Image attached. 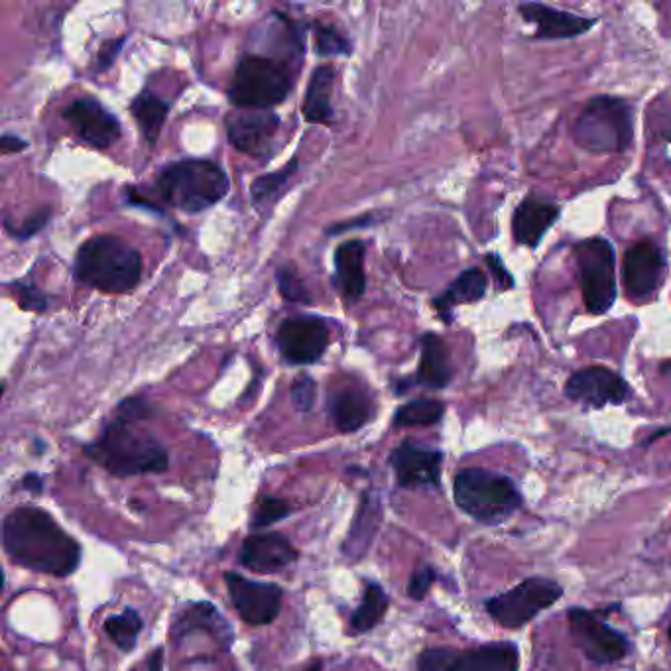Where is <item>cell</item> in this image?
Here are the masks:
<instances>
[{
	"label": "cell",
	"instance_id": "obj_3",
	"mask_svg": "<svg viewBox=\"0 0 671 671\" xmlns=\"http://www.w3.org/2000/svg\"><path fill=\"white\" fill-rule=\"evenodd\" d=\"M142 276V259L129 242L101 234L83 242L76 257V278L107 293H127Z\"/></svg>",
	"mask_w": 671,
	"mask_h": 671
},
{
	"label": "cell",
	"instance_id": "obj_18",
	"mask_svg": "<svg viewBox=\"0 0 671 671\" xmlns=\"http://www.w3.org/2000/svg\"><path fill=\"white\" fill-rule=\"evenodd\" d=\"M441 459L443 455L435 449L423 448L415 441H404L392 451L390 463L397 473L400 487L418 489V487L438 484Z\"/></svg>",
	"mask_w": 671,
	"mask_h": 671
},
{
	"label": "cell",
	"instance_id": "obj_4",
	"mask_svg": "<svg viewBox=\"0 0 671 671\" xmlns=\"http://www.w3.org/2000/svg\"><path fill=\"white\" fill-rule=\"evenodd\" d=\"M156 190L166 203L201 213L229 193V178L221 166L209 160H180L166 166L156 178Z\"/></svg>",
	"mask_w": 671,
	"mask_h": 671
},
{
	"label": "cell",
	"instance_id": "obj_45",
	"mask_svg": "<svg viewBox=\"0 0 671 671\" xmlns=\"http://www.w3.org/2000/svg\"><path fill=\"white\" fill-rule=\"evenodd\" d=\"M306 671H323V665H321V662H316L313 663V665H310V668H308V670Z\"/></svg>",
	"mask_w": 671,
	"mask_h": 671
},
{
	"label": "cell",
	"instance_id": "obj_28",
	"mask_svg": "<svg viewBox=\"0 0 671 671\" xmlns=\"http://www.w3.org/2000/svg\"><path fill=\"white\" fill-rule=\"evenodd\" d=\"M168 111H170V104L152 91H142L134 97V101L130 104V112L137 119L138 127L147 138L148 144H156V140L160 138L162 127L168 119Z\"/></svg>",
	"mask_w": 671,
	"mask_h": 671
},
{
	"label": "cell",
	"instance_id": "obj_43",
	"mask_svg": "<svg viewBox=\"0 0 671 671\" xmlns=\"http://www.w3.org/2000/svg\"><path fill=\"white\" fill-rule=\"evenodd\" d=\"M22 487H24L27 491H32L34 494H40L43 489L42 479L34 473L27 474V477H24V481H22Z\"/></svg>",
	"mask_w": 671,
	"mask_h": 671
},
{
	"label": "cell",
	"instance_id": "obj_16",
	"mask_svg": "<svg viewBox=\"0 0 671 671\" xmlns=\"http://www.w3.org/2000/svg\"><path fill=\"white\" fill-rule=\"evenodd\" d=\"M63 119L89 147L109 148L121 138V122L96 99H78L63 109Z\"/></svg>",
	"mask_w": 671,
	"mask_h": 671
},
{
	"label": "cell",
	"instance_id": "obj_33",
	"mask_svg": "<svg viewBox=\"0 0 671 671\" xmlns=\"http://www.w3.org/2000/svg\"><path fill=\"white\" fill-rule=\"evenodd\" d=\"M313 34H316V52H318V56L333 58V56H349L351 53V42L337 28L318 22L313 27Z\"/></svg>",
	"mask_w": 671,
	"mask_h": 671
},
{
	"label": "cell",
	"instance_id": "obj_6",
	"mask_svg": "<svg viewBox=\"0 0 671 671\" xmlns=\"http://www.w3.org/2000/svg\"><path fill=\"white\" fill-rule=\"evenodd\" d=\"M457 507L484 524H499L517 512L522 497L508 477L484 469H465L453 484Z\"/></svg>",
	"mask_w": 671,
	"mask_h": 671
},
{
	"label": "cell",
	"instance_id": "obj_11",
	"mask_svg": "<svg viewBox=\"0 0 671 671\" xmlns=\"http://www.w3.org/2000/svg\"><path fill=\"white\" fill-rule=\"evenodd\" d=\"M569 629L579 650L593 662H619L629 654L630 644L627 637L589 611H569Z\"/></svg>",
	"mask_w": 671,
	"mask_h": 671
},
{
	"label": "cell",
	"instance_id": "obj_46",
	"mask_svg": "<svg viewBox=\"0 0 671 671\" xmlns=\"http://www.w3.org/2000/svg\"><path fill=\"white\" fill-rule=\"evenodd\" d=\"M668 637H670V640H671V624H670V630H668Z\"/></svg>",
	"mask_w": 671,
	"mask_h": 671
},
{
	"label": "cell",
	"instance_id": "obj_5",
	"mask_svg": "<svg viewBox=\"0 0 671 671\" xmlns=\"http://www.w3.org/2000/svg\"><path fill=\"white\" fill-rule=\"evenodd\" d=\"M573 137L593 154H620L632 144L634 111L619 97H594L579 114Z\"/></svg>",
	"mask_w": 671,
	"mask_h": 671
},
{
	"label": "cell",
	"instance_id": "obj_34",
	"mask_svg": "<svg viewBox=\"0 0 671 671\" xmlns=\"http://www.w3.org/2000/svg\"><path fill=\"white\" fill-rule=\"evenodd\" d=\"M276 278H278V288H280V293L284 296V300L296 303H311L310 290L306 288L302 278L296 274L292 267L278 268Z\"/></svg>",
	"mask_w": 671,
	"mask_h": 671
},
{
	"label": "cell",
	"instance_id": "obj_20",
	"mask_svg": "<svg viewBox=\"0 0 671 671\" xmlns=\"http://www.w3.org/2000/svg\"><path fill=\"white\" fill-rule=\"evenodd\" d=\"M520 14L525 22H532L538 28V38H545V40L575 38V36L585 34L597 24L594 18L579 17V14L551 9V7L538 4V2L522 4Z\"/></svg>",
	"mask_w": 671,
	"mask_h": 671
},
{
	"label": "cell",
	"instance_id": "obj_29",
	"mask_svg": "<svg viewBox=\"0 0 671 671\" xmlns=\"http://www.w3.org/2000/svg\"><path fill=\"white\" fill-rule=\"evenodd\" d=\"M388 611V597L382 587L377 583H367V591L362 597V603L351 617V624L359 632H369L384 619Z\"/></svg>",
	"mask_w": 671,
	"mask_h": 671
},
{
	"label": "cell",
	"instance_id": "obj_22",
	"mask_svg": "<svg viewBox=\"0 0 671 671\" xmlns=\"http://www.w3.org/2000/svg\"><path fill=\"white\" fill-rule=\"evenodd\" d=\"M367 247L361 241H347L336 250V282L344 300L357 302L367 290L364 257Z\"/></svg>",
	"mask_w": 671,
	"mask_h": 671
},
{
	"label": "cell",
	"instance_id": "obj_15",
	"mask_svg": "<svg viewBox=\"0 0 671 671\" xmlns=\"http://www.w3.org/2000/svg\"><path fill=\"white\" fill-rule=\"evenodd\" d=\"M569 400L589 408H603L607 404H624L632 397L627 380L604 367H589L571 374L565 384Z\"/></svg>",
	"mask_w": 671,
	"mask_h": 671
},
{
	"label": "cell",
	"instance_id": "obj_31",
	"mask_svg": "<svg viewBox=\"0 0 671 671\" xmlns=\"http://www.w3.org/2000/svg\"><path fill=\"white\" fill-rule=\"evenodd\" d=\"M140 630H142V619L138 617L134 609H127V611L114 614L104 622V632L124 652H130L137 645Z\"/></svg>",
	"mask_w": 671,
	"mask_h": 671
},
{
	"label": "cell",
	"instance_id": "obj_32",
	"mask_svg": "<svg viewBox=\"0 0 671 671\" xmlns=\"http://www.w3.org/2000/svg\"><path fill=\"white\" fill-rule=\"evenodd\" d=\"M298 170V160L293 158L290 164L278 170L274 173H267V176H260L257 180L252 181L250 186V196L254 199V203H264L274 199L280 191L284 190L286 183L292 180L293 173Z\"/></svg>",
	"mask_w": 671,
	"mask_h": 671
},
{
	"label": "cell",
	"instance_id": "obj_25",
	"mask_svg": "<svg viewBox=\"0 0 671 671\" xmlns=\"http://www.w3.org/2000/svg\"><path fill=\"white\" fill-rule=\"evenodd\" d=\"M484 293H487V276L482 274L479 268H469L457 278L448 292L441 293L433 300V306L443 321H451V310L455 306L479 302Z\"/></svg>",
	"mask_w": 671,
	"mask_h": 671
},
{
	"label": "cell",
	"instance_id": "obj_12",
	"mask_svg": "<svg viewBox=\"0 0 671 671\" xmlns=\"http://www.w3.org/2000/svg\"><path fill=\"white\" fill-rule=\"evenodd\" d=\"M224 583L242 622L250 627L270 624L280 614L282 589L272 583H259L233 571L224 573Z\"/></svg>",
	"mask_w": 671,
	"mask_h": 671
},
{
	"label": "cell",
	"instance_id": "obj_44",
	"mask_svg": "<svg viewBox=\"0 0 671 671\" xmlns=\"http://www.w3.org/2000/svg\"><path fill=\"white\" fill-rule=\"evenodd\" d=\"M164 668V650L158 648L150 655V662H148V671H162Z\"/></svg>",
	"mask_w": 671,
	"mask_h": 671
},
{
	"label": "cell",
	"instance_id": "obj_38",
	"mask_svg": "<svg viewBox=\"0 0 671 671\" xmlns=\"http://www.w3.org/2000/svg\"><path fill=\"white\" fill-rule=\"evenodd\" d=\"M433 581H435V571L433 569H418L413 573L412 579H410V583H408V594L412 599H415V601H422L423 597L430 591L431 585H433Z\"/></svg>",
	"mask_w": 671,
	"mask_h": 671
},
{
	"label": "cell",
	"instance_id": "obj_37",
	"mask_svg": "<svg viewBox=\"0 0 671 671\" xmlns=\"http://www.w3.org/2000/svg\"><path fill=\"white\" fill-rule=\"evenodd\" d=\"M14 290L18 292V303H20L22 310L36 311V313L48 310L50 298L42 290H38L34 284L17 282Z\"/></svg>",
	"mask_w": 671,
	"mask_h": 671
},
{
	"label": "cell",
	"instance_id": "obj_40",
	"mask_svg": "<svg viewBox=\"0 0 671 671\" xmlns=\"http://www.w3.org/2000/svg\"><path fill=\"white\" fill-rule=\"evenodd\" d=\"M124 42H127V38L121 36V38H117V40L103 43V48L99 50V56H97V69H99V71L111 68L112 61L117 60V56L121 53L122 43Z\"/></svg>",
	"mask_w": 671,
	"mask_h": 671
},
{
	"label": "cell",
	"instance_id": "obj_10",
	"mask_svg": "<svg viewBox=\"0 0 671 671\" xmlns=\"http://www.w3.org/2000/svg\"><path fill=\"white\" fill-rule=\"evenodd\" d=\"M520 658L517 645H482L469 652L449 648L425 650L420 655L418 671H518Z\"/></svg>",
	"mask_w": 671,
	"mask_h": 671
},
{
	"label": "cell",
	"instance_id": "obj_17",
	"mask_svg": "<svg viewBox=\"0 0 671 671\" xmlns=\"http://www.w3.org/2000/svg\"><path fill=\"white\" fill-rule=\"evenodd\" d=\"M663 268H665V259L662 250L654 242H638L634 247H630L622 264L624 288L630 298L642 300L654 293L662 280Z\"/></svg>",
	"mask_w": 671,
	"mask_h": 671
},
{
	"label": "cell",
	"instance_id": "obj_39",
	"mask_svg": "<svg viewBox=\"0 0 671 671\" xmlns=\"http://www.w3.org/2000/svg\"><path fill=\"white\" fill-rule=\"evenodd\" d=\"M50 216H52V213H50V209H40V211L34 213V216L28 217L24 227L14 229L12 234L18 237V239H30V237H34L36 233H40V231H42L43 227H46L48 221H50Z\"/></svg>",
	"mask_w": 671,
	"mask_h": 671
},
{
	"label": "cell",
	"instance_id": "obj_35",
	"mask_svg": "<svg viewBox=\"0 0 671 671\" xmlns=\"http://www.w3.org/2000/svg\"><path fill=\"white\" fill-rule=\"evenodd\" d=\"M290 517V504L276 497H264L260 499L254 510V517L250 520L252 528H268V525L280 522L282 518Z\"/></svg>",
	"mask_w": 671,
	"mask_h": 671
},
{
	"label": "cell",
	"instance_id": "obj_7",
	"mask_svg": "<svg viewBox=\"0 0 671 671\" xmlns=\"http://www.w3.org/2000/svg\"><path fill=\"white\" fill-rule=\"evenodd\" d=\"M292 91V76L284 63L268 56H244L234 69L229 99L244 111H268L280 104Z\"/></svg>",
	"mask_w": 671,
	"mask_h": 671
},
{
	"label": "cell",
	"instance_id": "obj_30",
	"mask_svg": "<svg viewBox=\"0 0 671 671\" xmlns=\"http://www.w3.org/2000/svg\"><path fill=\"white\" fill-rule=\"evenodd\" d=\"M445 413V405L439 400L430 398H420L408 404L398 408L394 415V425L397 428H422V425H433L438 423Z\"/></svg>",
	"mask_w": 671,
	"mask_h": 671
},
{
	"label": "cell",
	"instance_id": "obj_26",
	"mask_svg": "<svg viewBox=\"0 0 671 671\" xmlns=\"http://www.w3.org/2000/svg\"><path fill=\"white\" fill-rule=\"evenodd\" d=\"M333 78H336V71L329 66H321L313 71L310 87L303 99V117L308 121L318 122V124H329L333 121V104H331Z\"/></svg>",
	"mask_w": 671,
	"mask_h": 671
},
{
	"label": "cell",
	"instance_id": "obj_19",
	"mask_svg": "<svg viewBox=\"0 0 671 671\" xmlns=\"http://www.w3.org/2000/svg\"><path fill=\"white\" fill-rule=\"evenodd\" d=\"M298 560V551L282 534L249 535L241 550V563L254 573H272Z\"/></svg>",
	"mask_w": 671,
	"mask_h": 671
},
{
	"label": "cell",
	"instance_id": "obj_13",
	"mask_svg": "<svg viewBox=\"0 0 671 671\" xmlns=\"http://www.w3.org/2000/svg\"><path fill=\"white\" fill-rule=\"evenodd\" d=\"M282 121L272 111H234L227 117L229 142L239 152L268 158L276 152V137Z\"/></svg>",
	"mask_w": 671,
	"mask_h": 671
},
{
	"label": "cell",
	"instance_id": "obj_8",
	"mask_svg": "<svg viewBox=\"0 0 671 671\" xmlns=\"http://www.w3.org/2000/svg\"><path fill=\"white\" fill-rule=\"evenodd\" d=\"M575 259L581 272L583 302L591 316H603L617 300V260L607 239H589L575 247Z\"/></svg>",
	"mask_w": 671,
	"mask_h": 671
},
{
	"label": "cell",
	"instance_id": "obj_9",
	"mask_svg": "<svg viewBox=\"0 0 671 671\" xmlns=\"http://www.w3.org/2000/svg\"><path fill=\"white\" fill-rule=\"evenodd\" d=\"M563 589L553 581L534 577L524 583L499 594L487 603V611L504 629H520L560 601Z\"/></svg>",
	"mask_w": 671,
	"mask_h": 671
},
{
	"label": "cell",
	"instance_id": "obj_42",
	"mask_svg": "<svg viewBox=\"0 0 671 671\" xmlns=\"http://www.w3.org/2000/svg\"><path fill=\"white\" fill-rule=\"evenodd\" d=\"M0 147H2V154H12V152L27 150L28 142L22 138L14 137V134H4L0 138Z\"/></svg>",
	"mask_w": 671,
	"mask_h": 671
},
{
	"label": "cell",
	"instance_id": "obj_21",
	"mask_svg": "<svg viewBox=\"0 0 671 671\" xmlns=\"http://www.w3.org/2000/svg\"><path fill=\"white\" fill-rule=\"evenodd\" d=\"M560 217V207L538 198H525L512 217V233L518 244L538 247Z\"/></svg>",
	"mask_w": 671,
	"mask_h": 671
},
{
	"label": "cell",
	"instance_id": "obj_27",
	"mask_svg": "<svg viewBox=\"0 0 671 671\" xmlns=\"http://www.w3.org/2000/svg\"><path fill=\"white\" fill-rule=\"evenodd\" d=\"M380 520V504L379 500L374 499L370 492L364 494V499L361 500V508H359V514L354 518L353 530L344 542V553L349 558H361L369 550L372 538L377 534V528H379Z\"/></svg>",
	"mask_w": 671,
	"mask_h": 671
},
{
	"label": "cell",
	"instance_id": "obj_41",
	"mask_svg": "<svg viewBox=\"0 0 671 671\" xmlns=\"http://www.w3.org/2000/svg\"><path fill=\"white\" fill-rule=\"evenodd\" d=\"M487 262H489V267H491L492 274L497 278V286H499L500 290H510V288H514L512 276L508 274L507 268H504L502 260H500L497 254H489V257H487Z\"/></svg>",
	"mask_w": 671,
	"mask_h": 671
},
{
	"label": "cell",
	"instance_id": "obj_24",
	"mask_svg": "<svg viewBox=\"0 0 671 671\" xmlns=\"http://www.w3.org/2000/svg\"><path fill=\"white\" fill-rule=\"evenodd\" d=\"M329 412L339 430L344 433L361 430L367 425L374 413L370 398L361 390H339L329 400Z\"/></svg>",
	"mask_w": 671,
	"mask_h": 671
},
{
	"label": "cell",
	"instance_id": "obj_47",
	"mask_svg": "<svg viewBox=\"0 0 671 671\" xmlns=\"http://www.w3.org/2000/svg\"><path fill=\"white\" fill-rule=\"evenodd\" d=\"M670 140H671V134H670Z\"/></svg>",
	"mask_w": 671,
	"mask_h": 671
},
{
	"label": "cell",
	"instance_id": "obj_23",
	"mask_svg": "<svg viewBox=\"0 0 671 671\" xmlns=\"http://www.w3.org/2000/svg\"><path fill=\"white\" fill-rule=\"evenodd\" d=\"M451 379H453V369H451L448 344L441 337L425 333L422 337V359H420L415 382L439 390L448 387Z\"/></svg>",
	"mask_w": 671,
	"mask_h": 671
},
{
	"label": "cell",
	"instance_id": "obj_2",
	"mask_svg": "<svg viewBox=\"0 0 671 671\" xmlns=\"http://www.w3.org/2000/svg\"><path fill=\"white\" fill-rule=\"evenodd\" d=\"M140 420L117 413L103 433L86 448L87 455L114 477L162 473L168 469V451Z\"/></svg>",
	"mask_w": 671,
	"mask_h": 671
},
{
	"label": "cell",
	"instance_id": "obj_14",
	"mask_svg": "<svg viewBox=\"0 0 671 671\" xmlns=\"http://www.w3.org/2000/svg\"><path fill=\"white\" fill-rule=\"evenodd\" d=\"M276 343L280 353L290 364H311L318 362L329 347V328L323 319H286L278 329Z\"/></svg>",
	"mask_w": 671,
	"mask_h": 671
},
{
	"label": "cell",
	"instance_id": "obj_36",
	"mask_svg": "<svg viewBox=\"0 0 671 671\" xmlns=\"http://www.w3.org/2000/svg\"><path fill=\"white\" fill-rule=\"evenodd\" d=\"M316 392H318V384L316 380L302 374L298 379L293 380L292 384V404L298 412H310L313 404H316Z\"/></svg>",
	"mask_w": 671,
	"mask_h": 671
},
{
	"label": "cell",
	"instance_id": "obj_1",
	"mask_svg": "<svg viewBox=\"0 0 671 671\" xmlns=\"http://www.w3.org/2000/svg\"><path fill=\"white\" fill-rule=\"evenodd\" d=\"M2 543L17 565L46 575H71L81 560L79 543L40 508L12 510L2 524Z\"/></svg>",
	"mask_w": 671,
	"mask_h": 671
}]
</instances>
